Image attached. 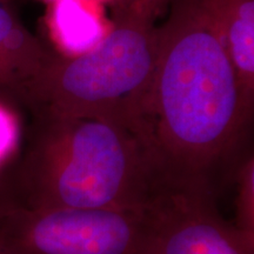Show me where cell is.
<instances>
[{"label": "cell", "instance_id": "6da1fadb", "mask_svg": "<svg viewBox=\"0 0 254 254\" xmlns=\"http://www.w3.org/2000/svg\"><path fill=\"white\" fill-rule=\"evenodd\" d=\"M253 100L196 0H172L158 26L148 128L168 183L207 187L236 160Z\"/></svg>", "mask_w": 254, "mask_h": 254}, {"label": "cell", "instance_id": "7a4b0ae2", "mask_svg": "<svg viewBox=\"0 0 254 254\" xmlns=\"http://www.w3.org/2000/svg\"><path fill=\"white\" fill-rule=\"evenodd\" d=\"M32 113L15 172L21 206L144 211L166 185L150 139L138 129L107 119Z\"/></svg>", "mask_w": 254, "mask_h": 254}, {"label": "cell", "instance_id": "3957f363", "mask_svg": "<svg viewBox=\"0 0 254 254\" xmlns=\"http://www.w3.org/2000/svg\"><path fill=\"white\" fill-rule=\"evenodd\" d=\"M154 21L135 13L116 14L94 49L75 57L55 53L18 100L32 112L113 120L151 141L148 113L158 55Z\"/></svg>", "mask_w": 254, "mask_h": 254}, {"label": "cell", "instance_id": "277c9868", "mask_svg": "<svg viewBox=\"0 0 254 254\" xmlns=\"http://www.w3.org/2000/svg\"><path fill=\"white\" fill-rule=\"evenodd\" d=\"M150 208L39 209L15 206L0 214L6 254H152Z\"/></svg>", "mask_w": 254, "mask_h": 254}, {"label": "cell", "instance_id": "5b68a950", "mask_svg": "<svg viewBox=\"0 0 254 254\" xmlns=\"http://www.w3.org/2000/svg\"><path fill=\"white\" fill-rule=\"evenodd\" d=\"M152 254H254L219 214L214 190L166 183L150 207Z\"/></svg>", "mask_w": 254, "mask_h": 254}, {"label": "cell", "instance_id": "8992f818", "mask_svg": "<svg viewBox=\"0 0 254 254\" xmlns=\"http://www.w3.org/2000/svg\"><path fill=\"white\" fill-rule=\"evenodd\" d=\"M55 53L21 23L9 0H0V91L18 99Z\"/></svg>", "mask_w": 254, "mask_h": 254}, {"label": "cell", "instance_id": "52a82bcc", "mask_svg": "<svg viewBox=\"0 0 254 254\" xmlns=\"http://www.w3.org/2000/svg\"><path fill=\"white\" fill-rule=\"evenodd\" d=\"M213 24L241 87L254 99V0H196Z\"/></svg>", "mask_w": 254, "mask_h": 254}, {"label": "cell", "instance_id": "ba28073f", "mask_svg": "<svg viewBox=\"0 0 254 254\" xmlns=\"http://www.w3.org/2000/svg\"><path fill=\"white\" fill-rule=\"evenodd\" d=\"M100 5L92 0H57L49 4L45 20L58 55H82L107 36L112 24L105 20Z\"/></svg>", "mask_w": 254, "mask_h": 254}, {"label": "cell", "instance_id": "9c48e42d", "mask_svg": "<svg viewBox=\"0 0 254 254\" xmlns=\"http://www.w3.org/2000/svg\"><path fill=\"white\" fill-rule=\"evenodd\" d=\"M237 222L234 227L254 247V160L252 154L236 165Z\"/></svg>", "mask_w": 254, "mask_h": 254}, {"label": "cell", "instance_id": "30bf717a", "mask_svg": "<svg viewBox=\"0 0 254 254\" xmlns=\"http://www.w3.org/2000/svg\"><path fill=\"white\" fill-rule=\"evenodd\" d=\"M170 0H117L113 5L114 15L135 13L155 20L163 13Z\"/></svg>", "mask_w": 254, "mask_h": 254}, {"label": "cell", "instance_id": "8fae6325", "mask_svg": "<svg viewBox=\"0 0 254 254\" xmlns=\"http://www.w3.org/2000/svg\"><path fill=\"white\" fill-rule=\"evenodd\" d=\"M15 172L17 170L0 167V214L20 205Z\"/></svg>", "mask_w": 254, "mask_h": 254}, {"label": "cell", "instance_id": "7c38bea8", "mask_svg": "<svg viewBox=\"0 0 254 254\" xmlns=\"http://www.w3.org/2000/svg\"><path fill=\"white\" fill-rule=\"evenodd\" d=\"M38 1H41V2H45V4H51V2H55L57 0H38ZM92 1H95V2H99V4H106V5H114L116 4L117 0H92Z\"/></svg>", "mask_w": 254, "mask_h": 254}, {"label": "cell", "instance_id": "4fadbf2b", "mask_svg": "<svg viewBox=\"0 0 254 254\" xmlns=\"http://www.w3.org/2000/svg\"><path fill=\"white\" fill-rule=\"evenodd\" d=\"M0 254H6L5 252H4V251H2L1 249H0Z\"/></svg>", "mask_w": 254, "mask_h": 254}]
</instances>
